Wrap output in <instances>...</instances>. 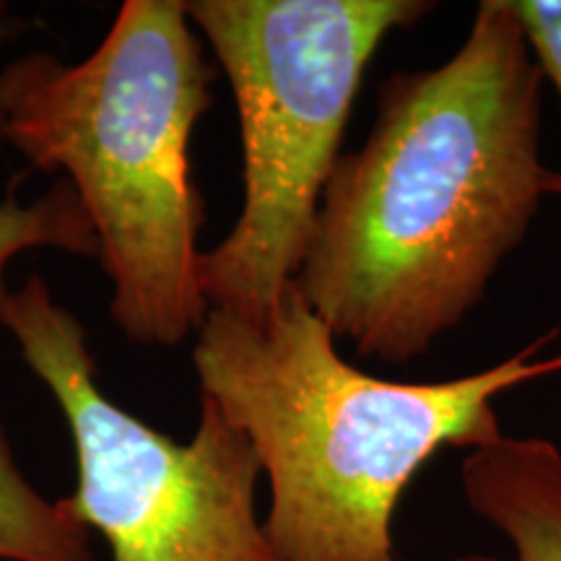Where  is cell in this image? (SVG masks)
I'll use <instances>...</instances> for the list:
<instances>
[{
    "label": "cell",
    "instance_id": "obj_2",
    "mask_svg": "<svg viewBox=\"0 0 561 561\" xmlns=\"http://www.w3.org/2000/svg\"><path fill=\"white\" fill-rule=\"evenodd\" d=\"M559 335L455 380L396 382L343 359L291 286L261 322L208 310L193 367L268 479L263 525L280 561H396L392 517L409 483L442 447L500 439L494 401L559 375L561 354L541 359Z\"/></svg>",
    "mask_w": 561,
    "mask_h": 561
},
{
    "label": "cell",
    "instance_id": "obj_4",
    "mask_svg": "<svg viewBox=\"0 0 561 561\" xmlns=\"http://www.w3.org/2000/svg\"><path fill=\"white\" fill-rule=\"evenodd\" d=\"M187 16L234 91L242 210L201 255L208 310L261 322L291 289L364 70L430 0H193Z\"/></svg>",
    "mask_w": 561,
    "mask_h": 561
},
{
    "label": "cell",
    "instance_id": "obj_3",
    "mask_svg": "<svg viewBox=\"0 0 561 561\" xmlns=\"http://www.w3.org/2000/svg\"><path fill=\"white\" fill-rule=\"evenodd\" d=\"M195 32L182 0H125L87 60L26 53L0 70L5 140L73 185L112 320L140 346H178L208 314L191 138L214 68Z\"/></svg>",
    "mask_w": 561,
    "mask_h": 561
},
{
    "label": "cell",
    "instance_id": "obj_10",
    "mask_svg": "<svg viewBox=\"0 0 561 561\" xmlns=\"http://www.w3.org/2000/svg\"><path fill=\"white\" fill-rule=\"evenodd\" d=\"M0 144H5V123H3V115H0Z\"/></svg>",
    "mask_w": 561,
    "mask_h": 561
},
{
    "label": "cell",
    "instance_id": "obj_6",
    "mask_svg": "<svg viewBox=\"0 0 561 561\" xmlns=\"http://www.w3.org/2000/svg\"><path fill=\"white\" fill-rule=\"evenodd\" d=\"M460 481L476 515L510 541V561H561V447L543 437L502 434L466 455Z\"/></svg>",
    "mask_w": 561,
    "mask_h": 561
},
{
    "label": "cell",
    "instance_id": "obj_7",
    "mask_svg": "<svg viewBox=\"0 0 561 561\" xmlns=\"http://www.w3.org/2000/svg\"><path fill=\"white\" fill-rule=\"evenodd\" d=\"M0 561H94L89 530L66 502L45 500L13 460L0 426Z\"/></svg>",
    "mask_w": 561,
    "mask_h": 561
},
{
    "label": "cell",
    "instance_id": "obj_5",
    "mask_svg": "<svg viewBox=\"0 0 561 561\" xmlns=\"http://www.w3.org/2000/svg\"><path fill=\"white\" fill-rule=\"evenodd\" d=\"M0 325L68 421L76 489L62 502L112 561H280L257 515V455L208 396L191 442L110 401L87 328L39 276L11 291Z\"/></svg>",
    "mask_w": 561,
    "mask_h": 561
},
{
    "label": "cell",
    "instance_id": "obj_8",
    "mask_svg": "<svg viewBox=\"0 0 561 561\" xmlns=\"http://www.w3.org/2000/svg\"><path fill=\"white\" fill-rule=\"evenodd\" d=\"M13 187L0 201V312L11 297L5 268L19 252L53 248L81 257L100 255L87 210L68 180H58L32 203H21Z\"/></svg>",
    "mask_w": 561,
    "mask_h": 561
},
{
    "label": "cell",
    "instance_id": "obj_9",
    "mask_svg": "<svg viewBox=\"0 0 561 561\" xmlns=\"http://www.w3.org/2000/svg\"><path fill=\"white\" fill-rule=\"evenodd\" d=\"M523 26L533 58L561 96V0H507ZM551 195H561V172H553Z\"/></svg>",
    "mask_w": 561,
    "mask_h": 561
},
{
    "label": "cell",
    "instance_id": "obj_1",
    "mask_svg": "<svg viewBox=\"0 0 561 561\" xmlns=\"http://www.w3.org/2000/svg\"><path fill=\"white\" fill-rule=\"evenodd\" d=\"M543 79L507 0H481L450 60L380 83L294 280L335 341L403 367L481 305L551 195Z\"/></svg>",
    "mask_w": 561,
    "mask_h": 561
}]
</instances>
